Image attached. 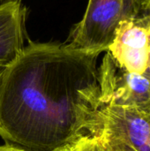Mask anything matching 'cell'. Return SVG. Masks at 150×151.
<instances>
[{
	"label": "cell",
	"instance_id": "1",
	"mask_svg": "<svg viewBox=\"0 0 150 151\" xmlns=\"http://www.w3.org/2000/svg\"><path fill=\"white\" fill-rule=\"evenodd\" d=\"M98 56L66 42H29L0 79V136L57 151L103 131Z\"/></svg>",
	"mask_w": 150,
	"mask_h": 151
},
{
	"label": "cell",
	"instance_id": "2",
	"mask_svg": "<svg viewBox=\"0 0 150 151\" xmlns=\"http://www.w3.org/2000/svg\"><path fill=\"white\" fill-rule=\"evenodd\" d=\"M106 52L129 73L147 72L150 57V10L144 0H127L125 16Z\"/></svg>",
	"mask_w": 150,
	"mask_h": 151
},
{
	"label": "cell",
	"instance_id": "3",
	"mask_svg": "<svg viewBox=\"0 0 150 151\" xmlns=\"http://www.w3.org/2000/svg\"><path fill=\"white\" fill-rule=\"evenodd\" d=\"M127 0H88L81 20L71 30L67 44L78 50L99 56L112 43L125 16Z\"/></svg>",
	"mask_w": 150,
	"mask_h": 151
},
{
	"label": "cell",
	"instance_id": "4",
	"mask_svg": "<svg viewBox=\"0 0 150 151\" xmlns=\"http://www.w3.org/2000/svg\"><path fill=\"white\" fill-rule=\"evenodd\" d=\"M98 79L102 106L133 108L150 114V74L148 70L142 74L129 73L118 66L105 52L98 68Z\"/></svg>",
	"mask_w": 150,
	"mask_h": 151
},
{
	"label": "cell",
	"instance_id": "5",
	"mask_svg": "<svg viewBox=\"0 0 150 151\" xmlns=\"http://www.w3.org/2000/svg\"><path fill=\"white\" fill-rule=\"evenodd\" d=\"M103 129L136 151H150V114L133 108L104 105L100 108Z\"/></svg>",
	"mask_w": 150,
	"mask_h": 151
},
{
	"label": "cell",
	"instance_id": "6",
	"mask_svg": "<svg viewBox=\"0 0 150 151\" xmlns=\"http://www.w3.org/2000/svg\"><path fill=\"white\" fill-rule=\"evenodd\" d=\"M27 7L22 0H9L0 6V68L21 54L27 39Z\"/></svg>",
	"mask_w": 150,
	"mask_h": 151
},
{
	"label": "cell",
	"instance_id": "7",
	"mask_svg": "<svg viewBox=\"0 0 150 151\" xmlns=\"http://www.w3.org/2000/svg\"><path fill=\"white\" fill-rule=\"evenodd\" d=\"M57 151H108L103 132L84 136Z\"/></svg>",
	"mask_w": 150,
	"mask_h": 151
},
{
	"label": "cell",
	"instance_id": "8",
	"mask_svg": "<svg viewBox=\"0 0 150 151\" xmlns=\"http://www.w3.org/2000/svg\"><path fill=\"white\" fill-rule=\"evenodd\" d=\"M108 151H136L126 142L103 129Z\"/></svg>",
	"mask_w": 150,
	"mask_h": 151
},
{
	"label": "cell",
	"instance_id": "9",
	"mask_svg": "<svg viewBox=\"0 0 150 151\" xmlns=\"http://www.w3.org/2000/svg\"><path fill=\"white\" fill-rule=\"evenodd\" d=\"M0 151H27L22 148H19L16 147L14 145H11V144H5V145H2L0 146Z\"/></svg>",
	"mask_w": 150,
	"mask_h": 151
},
{
	"label": "cell",
	"instance_id": "10",
	"mask_svg": "<svg viewBox=\"0 0 150 151\" xmlns=\"http://www.w3.org/2000/svg\"><path fill=\"white\" fill-rule=\"evenodd\" d=\"M144 4H145V5L150 10V0H144Z\"/></svg>",
	"mask_w": 150,
	"mask_h": 151
},
{
	"label": "cell",
	"instance_id": "11",
	"mask_svg": "<svg viewBox=\"0 0 150 151\" xmlns=\"http://www.w3.org/2000/svg\"><path fill=\"white\" fill-rule=\"evenodd\" d=\"M7 1H9V0H0V6H1V5H3L4 4H5Z\"/></svg>",
	"mask_w": 150,
	"mask_h": 151
},
{
	"label": "cell",
	"instance_id": "12",
	"mask_svg": "<svg viewBox=\"0 0 150 151\" xmlns=\"http://www.w3.org/2000/svg\"><path fill=\"white\" fill-rule=\"evenodd\" d=\"M3 70H4V68H0V79H1L2 73H3Z\"/></svg>",
	"mask_w": 150,
	"mask_h": 151
},
{
	"label": "cell",
	"instance_id": "13",
	"mask_svg": "<svg viewBox=\"0 0 150 151\" xmlns=\"http://www.w3.org/2000/svg\"><path fill=\"white\" fill-rule=\"evenodd\" d=\"M148 71H149V74H150V57H149V69H148Z\"/></svg>",
	"mask_w": 150,
	"mask_h": 151
}]
</instances>
